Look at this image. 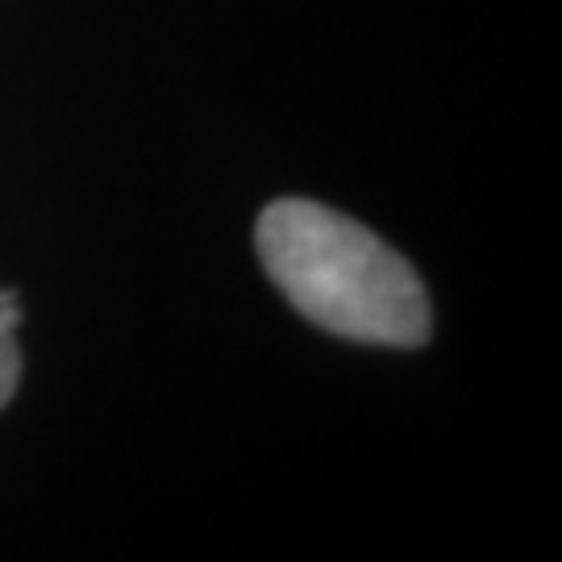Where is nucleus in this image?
<instances>
[{
  "label": "nucleus",
  "instance_id": "obj_1",
  "mask_svg": "<svg viewBox=\"0 0 562 562\" xmlns=\"http://www.w3.org/2000/svg\"><path fill=\"white\" fill-rule=\"evenodd\" d=\"M259 259L296 313L371 346H422L429 301L417 271L371 229L313 201H276L255 225Z\"/></svg>",
  "mask_w": 562,
  "mask_h": 562
},
{
  "label": "nucleus",
  "instance_id": "obj_2",
  "mask_svg": "<svg viewBox=\"0 0 562 562\" xmlns=\"http://www.w3.org/2000/svg\"><path fill=\"white\" fill-rule=\"evenodd\" d=\"M18 322H21L18 296L13 292H0V408L13 401V392H18L21 359H18V341H13Z\"/></svg>",
  "mask_w": 562,
  "mask_h": 562
}]
</instances>
